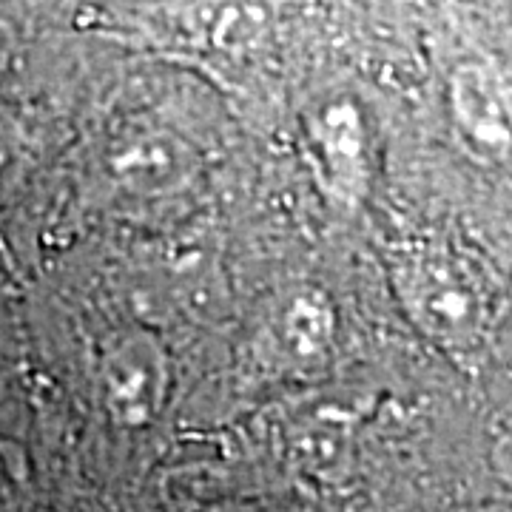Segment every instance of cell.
<instances>
[{"label": "cell", "mask_w": 512, "mask_h": 512, "mask_svg": "<svg viewBox=\"0 0 512 512\" xmlns=\"http://www.w3.org/2000/svg\"><path fill=\"white\" fill-rule=\"evenodd\" d=\"M390 288L421 336L453 359H476L493 342L501 291L481 259L441 239L393 248Z\"/></svg>", "instance_id": "obj_1"}, {"label": "cell", "mask_w": 512, "mask_h": 512, "mask_svg": "<svg viewBox=\"0 0 512 512\" xmlns=\"http://www.w3.org/2000/svg\"><path fill=\"white\" fill-rule=\"evenodd\" d=\"M197 157L165 128H128L111 140L106 174L134 200H171L185 194L197 177Z\"/></svg>", "instance_id": "obj_4"}, {"label": "cell", "mask_w": 512, "mask_h": 512, "mask_svg": "<svg viewBox=\"0 0 512 512\" xmlns=\"http://www.w3.org/2000/svg\"><path fill=\"white\" fill-rule=\"evenodd\" d=\"M339 319L330 296L313 285L279 293L259 330V356L276 373L308 379L328 370L336 353Z\"/></svg>", "instance_id": "obj_3"}, {"label": "cell", "mask_w": 512, "mask_h": 512, "mask_svg": "<svg viewBox=\"0 0 512 512\" xmlns=\"http://www.w3.org/2000/svg\"><path fill=\"white\" fill-rule=\"evenodd\" d=\"M32 165L29 134L18 117L0 106V208L20 191Z\"/></svg>", "instance_id": "obj_8"}, {"label": "cell", "mask_w": 512, "mask_h": 512, "mask_svg": "<svg viewBox=\"0 0 512 512\" xmlns=\"http://www.w3.org/2000/svg\"><path fill=\"white\" fill-rule=\"evenodd\" d=\"M32 484V464L23 444L0 436V512H15Z\"/></svg>", "instance_id": "obj_9"}, {"label": "cell", "mask_w": 512, "mask_h": 512, "mask_svg": "<svg viewBox=\"0 0 512 512\" xmlns=\"http://www.w3.org/2000/svg\"><path fill=\"white\" fill-rule=\"evenodd\" d=\"M100 402L123 430H143L160 419L171 393V359L165 345L148 330L117 333L97 365Z\"/></svg>", "instance_id": "obj_2"}, {"label": "cell", "mask_w": 512, "mask_h": 512, "mask_svg": "<svg viewBox=\"0 0 512 512\" xmlns=\"http://www.w3.org/2000/svg\"><path fill=\"white\" fill-rule=\"evenodd\" d=\"M308 154L316 180L339 208H359L370 191V146L362 114L328 103L308 117Z\"/></svg>", "instance_id": "obj_5"}, {"label": "cell", "mask_w": 512, "mask_h": 512, "mask_svg": "<svg viewBox=\"0 0 512 512\" xmlns=\"http://www.w3.org/2000/svg\"><path fill=\"white\" fill-rule=\"evenodd\" d=\"M291 447L302 467L313 473H328L339 467L342 456L348 453V427L345 421L328 416V410H316L313 419L296 421Z\"/></svg>", "instance_id": "obj_7"}, {"label": "cell", "mask_w": 512, "mask_h": 512, "mask_svg": "<svg viewBox=\"0 0 512 512\" xmlns=\"http://www.w3.org/2000/svg\"><path fill=\"white\" fill-rule=\"evenodd\" d=\"M450 120L478 163H512V100L487 66L464 63L450 77Z\"/></svg>", "instance_id": "obj_6"}, {"label": "cell", "mask_w": 512, "mask_h": 512, "mask_svg": "<svg viewBox=\"0 0 512 512\" xmlns=\"http://www.w3.org/2000/svg\"><path fill=\"white\" fill-rule=\"evenodd\" d=\"M208 512H237V510H208Z\"/></svg>", "instance_id": "obj_12"}, {"label": "cell", "mask_w": 512, "mask_h": 512, "mask_svg": "<svg viewBox=\"0 0 512 512\" xmlns=\"http://www.w3.org/2000/svg\"><path fill=\"white\" fill-rule=\"evenodd\" d=\"M490 470L498 484L512 493V416L501 419L490 441Z\"/></svg>", "instance_id": "obj_10"}, {"label": "cell", "mask_w": 512, "mask_h": 512, "mask_svg": "<svg viewBox=\"0 0 512 512\" xmlns=\"http://www.w3.org/2000/svg\"><path fill=\"white\" fill-rule=\"evenodd\" d=\"M12 52H15V37H12V29L0 20V74L6 72Z\"/></svg>", "instance_id": "obj_11"}]
</instances>
